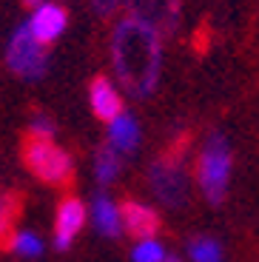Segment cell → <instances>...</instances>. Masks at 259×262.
I'll use <instances>...</instances> for the list:
<instances>
[{"label":"cell","mask_w":259,"mask_h":262,"mask_svg":"<svg viewBox=\"0 0 259 262\" xmlns=\"http://www.w3.org/2000/svg\"><path fill=\"white\" fill-rule=\"evenodd\" d=\"M66 23H69V14H66L63 6H57V3H43L40 9H34L32 20H29L26 26H29V32L34 34L37 43L49 46V43H54V40L63 34Z\"/></svg>","instance_id":"9"},{"label":"cell","mask_w":259,"mask_h":262,"mask_svg":"<svg viewBox=\"0 0 259 262\" xmlns=\"http://www.w3.org/2000/svg\"><path fill=\"white\" fill-rule=\"evenodd\" d=\"M85 208H89V220H91L94 234H100L103 239H117V236H123V214H120V203H117L111 194L97 191Z\"/></svg>","instance_id":"7"},{"label":"cell","mask_w":259,"mask_h":262,"mask_svg":"<svg viewBox=\"0 0 259 262\" xmlns=\"http://www.w3.org/2000/svg\"><path fill=\"white\" fill-rule=\"evenodd\" d=\"M23 163L29 165V171H32L34 177L49 183V185L69 183V177H72V171H74L72 154L66 148H60L54 140L29 137L23 143Z\"/></svg>","instance_id":"3"},{"label":"cell","mask_w":259,"mask_h":262,"mask_svg":"<svg viewBox=\"0 0 259 262\" xmlns=\"http://www.w3.org/2000/svg\"><path fill=\"white\" fill-rule=\"evenodd\" d=\"M168 248L160 236H145V239H134L131 245V262H165Z\"/></svg>","instance_id":"16"},{"label":"cell","mask_w":259,"mask_h":262,"mask_svg":"<svg viewBox=\"0 0 259 262\" xmlns=\"http://www.w3.org/2000/svg\"><path fill=\"white\" fill-rule=\"evenodd\" d=\"M9 248H12V254L20 256V259H40L43 251H46V243L37 231L17 228V231L9 234Z\"/></svg>","instance_id":"14"},{"label":"cell","mask_w":259,"mask_h":262,"mask_svg":"<svg viewBox=\"0 0 259 262\" xmlns=\"http://www.w3.org/2000/svg\"><path fill=\"white\" fill-rule=\"evenodd\" d=\"M120 214H123V234H131L134 239L157 236V231H160V214L154 205L143 203V200L120 203Z\"/></svg>","instance_id":"8"},{"label":"cell","mask_w":259,"mask_h":262,"mask_svg":"<svg viewBox=\"0 0 259 262\" xmlns=\"http://www.w3.org/2000/svg\"><path fill=\"white\" fill-rule=\"evenodd\" d=\"M231 174H233V151L228 137H222L220 131L208 134L205 143L197 157V185L200 194L205 196L211 205H220L228 196L231 188Z\"/></svg>","instance_id":"2"},{"label":"cell","mask_w":259,"mask_h":262,"mask_svg":"<svg viewBox=\"0 0 259 262\" xmlns=\"http://www.w3.org/2000/svg\"><path fill=\"white\" fill-rule=\"evenodd\" d=\"M6 66L23 80H40L49 72V54H46L43 43L34 40L29 26L14 29L6 46Z\"/></svg>","instance_id":"4"},{"label":"cell","mask_w":259,"mask_h":262,"mask_svg":"<svg viewBox=\"0 0 259 262\" xmlns=\"http://www.w3.org/2000/svg\"><path fill=\"white\" fill-rule=\"evenodd\" d=\"M131 17L145 23V26H174L177 14H180V3L177 0H125Z\"/></svg>","instance_id":"11"},{"label":"cell","mask_w":259,"mask_h":262,"mask_svg":"<svg viewBox=\"0 0 259 262\" xmlns=\"http://www.w3.org/2000/svg\"><path fill=\"white\" fill-rule=\"evenodd\" d=\"M91 3H94V9H97L100 14H111L117 9V3H120V0H91Z\"/></svg>","instance_id":"19"},{"label":"cell","mask_w":259,"mask_h":262,"mask_svg":"<svg viewBox=\"0 0 259 262\" xmlns=\"http://www.w3.org/2000/svg\"><path fill=\"white\" fill-rule=\"evenodd\" d=\"M89 105L100 120L111 123L117 114H123V94L109 77H94L89 85Z\"/></svg>","instance_id":"10"},{"label":"cell","mask_w":259,"mask_h":262,"mask_svg":"<svg viewBox=\"0 0 259 262\" xmlns=\"http://www.w3.org/2000/svg\"><path fill=\"white\" fill-rule=\"evenodd\" d=\"M188 262H225V251H222L220 239L214 236H194L191 243L185 245Z\"/></svg>","instance_id":"15"},{"label":"cell","mask_w":259,"mask_h":262,"mask_svg":"<svg viewBox=\"0 0 259 262\" xmlns=\"http://www.w3.org/2000/svg\"><path fill=\"white\" fill-rule=\"evenodd\" d=\"M89 225V208L80 196H63L54 211V231H52V245L54 251H69L74 245L83 228Z\"/></svg>","instance_id":"6"},{"label":"cell","mask_w":259,"mask_h":262,"mask_svg":"<svg viewBox=\"0 0 259 262\" xmlns=\"http://www.w3.org/2000/svg\"><path fill=\"white\" fill-rule=\"evenodd\" d=\"M120 174H123V157L117 151H111L109 145H103L97 151V157H94V180H97V185L109 188L120 180Z\"/></svg>","instance_id":"13"},{"label":"cell","mask_w":259,"mask_h":262,"mask_svg":"<svg viewBox=\"0 0 259 262\" xmlns=\"http://www.w3.org/2000/svg\"><path fill=\"white\" fill-rule=\"evenodd\" d=\"M165 262H185V259H182V256H177V254H168V256H165Z\"/></svg>","instance_id":"21"},{"label":"cell","mask_w":259,"mask_h":262,"mask_svg":"<svg viewBox=\"0 0 259 262\" xmlns=\"http://www.w3.org/2000/svg\"><path fill=\"white\" fill-rule=\"evenodd\" d=\"M54 134H57V125L46 117V114H34L32 123H29V137H34V140H54Z\"/></svg>","instance_id":"17"},{"label":"cell","mask_w":259,"mask_h":262,"mask_svg":"<svg viewBox=\"0 0 259 262\" xmlns=\"http://www.w3.org/2000/svg\"><path fill=\"white\" fill-rule=\"evenodd\" d=\"M148 183H151L154 196L160 200L162 205L180 208V205L185 203V196H188V174H185V165H182L177 157L157 160V163L148 168Z\"/></svg>","instance_id":"5"},{"label":"cell","mask_w":259,"mask_h":262,"mask_svg":"<svg viewBox=\"0 0 259 262\" xmlns=\"http://www.w3.org/2000/svg\"><path fill=\"white\" fill-rule=\"evenodd\" d=\"M111 60L117 77L134 97H148L157 89L162 66V49L157 29L134 17H125L111 34Z\"/></svg>","instance_id":"1"},{"label":"cell","mask_w":259,"mask_h":262,"mask_svg":"<svg viewBox=\"0 0 259 262\" xmlns=\"http://www.w3.org/2000/svg\"><path fill=\"white\" fill-rule=\"evenodd\" d=\"M140 140H143V128H140L137 117H131L128 112L117 114L109 123V148L117 151L120 157L134 154V151L140 148Z\"/></svg>","instance_id":"12"},{"label":"cell","mask_w":259,"mask_h":262,"mask_svg":"<svg viewBox=\"0 0 259 262\" xmlns=\"http://www.w3.org/2000/svg\"><path fill=\"white\" fill-rule=\"evenodd\" d=\"M23 6H29V9H40V6H43V0H23Z\"/></svg>","instance_id":"20"},{"label":"cell","mask_w":259,"mask_h":262,"mask_svg":"<svg viewBox=\"0 0 259 262\" xmlns=\"http://www.w3.org/2000/svg\"><path fill=\"white\" fill-rule=\"evenodd\" d=\"M14 196H0V239H6L9 231H12V223H14Z\"/></svg>","instance_id":"18"}]
</instances>
